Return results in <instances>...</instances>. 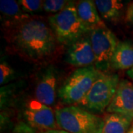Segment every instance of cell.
I'll return each instance as SVG.
<instances>
[{
    "instance_id": "1",
    "label": "cell",
    "mask_w": 133,
    "mask_h": 133,
    "mask_svg": "<svg viewBox=\"0 0 133 133\" xmlns=\"http://www.w3.org/2000/svg\"><path fill=\"white\" fill-rule=\"evenodd\" d=\"M10 42L27 57L38 61L55 50L56 40L52 29L40 19H30L9 28Z\"/></svg>"
},
{
    "instance_id": "12",
    "label": "cell",
    "mask_w": 133,
    "mask_h": 133,
    "mask_svg": "<svg viewBox=\"0 0 133 133\" xmlns=\"http://www.w3.org/2000/svg\"><path fill=\"white\" fill-rule=\"evenodd\" d=\"M76 8L79 18L90 30L95 28H107L98 13L94 1H79L76 4Z\"/></svg>"
},
{
    "instance_id": "17",
    "label": "cell",
    "mask_w": 133,
    "mask_h": 133,
    "mask_svg": "<svg viewBox=\"0 0 133 133\" xmlns=\"http://www.w3.org/2000/svg\"><path fill=\"white\" fill-rule=\"evenodd\" d=\"M18 2L28 14L39 12L43 9V1L40 0H20Z\"/></svg>"
},
{
    "instance_id": "3",
    "label": "cell",
    "mask_w": 133,
    "mask_h": 133,
    "mask_svg": "<svg viewBox=\"0 0 133 133\" xmlns=\"http://www.w3.org/2000/svg\"><path fill=\"white\" fill-rule=\"evenodd\" d=\"M58 127L70 133H102L104 118L82 107L69 105L55 112Z\"/></svg>"
},
{
    "instance_id": "15",
    "label": "cell",
    "mask_w": 133,
    "mask_h": 133,
    "mask_svg": "<svg viewBox=\"0 0 133 133\" xmlns=\"http://www.w3.org/2000/svg\"><path fill=\"white\" fill-rule=\"evenodd\" d=\"M131 119L116 113H107L104 118L102 133H127L132 124Z\"/></svg>"
},
{
    "instance_id": "7",
    "label": "cell",
    "mask_w": 133,
    "mask_h": 133,
    "mask_svg": "<svg viewBox=\"0 0 133 133\" xmlns=\"http://www.w3.org/2000/svg\"><path fill=\"white\" fill-rule=\"evenodd\" d=\"M24 115L27 124L32 128L38 129L40 131L57 129L55 112L50 107L44 104L38 100L29 101L25 106Z\"/></svg>"
},
{
    "instance_id": "6",
    "label": "cell",
    "mask_w": 133,
    "mask_h": 133,
    "mask_svg": "<svg viewBox=\"0 0 133 133\" xmlns=\"http://www.w3.org/2000/svg\"><path fill=\"white\" fill-rule=\"evenodd\" d=\"M88 34L95 55V66L104 72L110 66L112 55L119 42L112 31L107 28L91 30Z\"/></svg>"
},
{
    "instance_id": "19",
    "label": "cell",
    "mask_w": 133,
    "mask_h": 133,
    "mask_svg": "<svg viewBox=\"0 0 133 133\" xmlns=\"http://www.w3.org/2000/svg\"><path fill=\"white\" fill-rule=\"evenodd\" d=\"M125 21L128 24L133 25V2L129 4L127 7L125 15Z\"/></svg>"
},
{
    "instance_id": "21",
    "label": "cell",
    "mask_w": 133,
    "mask_h": 133,
    "mask_svg": "<svg viewBox=\"0 0 133 133\" xmlns=\"http://www.w3.org/2000/svg\"><path fill=\"white\" fill-rule=\"evenodd\" d=\"M127 76L131 78V79H132L133 80V68L132 69H130V70H129L127 72Z\"/></svg>"
},
{
    "instance_id": "10",
    "label": "cell",
    "mask_w": 133,
    "mask_h": 133,
    "mask_svg": "<svg viewBox=\"0 0 133 133\" xmlns=\"http://www.w3.org/2000/svg\"><path fill=\"white\" fill-rule=\"evenodd\" d=\"M57 85L56 72L54 66L50 65L44 71L36 88V99L47 106H52L56 101Z\"/></svg>"
},
{
    "instance_id": "11",
    "label": "cell",
    "mask_w": 133,
    "mask_h": 133,
    "mask_svg": "<svg viewBox=\"0 0 133 133\" xmlns=\"http://www.w3.org/2000/svg\"><path fill=\"white\" fill-rule=\"evenodd\" d=\"M0 11L5 26L9 29L24 20L30 18L28 13L23 10L18 2L14 0H1Z\"/></svg>"
},
{
    "instance_id": "4",
    "label": "cell",
    "mask_w": 133,
    "mask_h": 133,
    "mask_svg": "<svg viewBox=\"0 0 133 133\" xmlns=\"http://www.w3.org/2000/svg\"><path fill=\"white\" fill-rule=\"evenodd\" d=\"M101 72L93 65L77 69L58 90V98L65 104H80L90 92Z\"/></svg>"
},
{
    "instance_id": "5",
    "label": "cell",
    "mask_w": 133,
    "mask_h": 133,
    "mask_svg": "<svg viewBox=\"0 0 133 133\" xmlns=\"http://www.w3.org/2000/svg\"><path fill=\"white\" fill-rule=\"evenodd\" d=\"M119 82L117 74L101 72L90 92L79 104L92 112H104L113 99Z\"/></svg>"
},
{
    "instance_id": "22",
    "label": "cell",
    "mask_w": 133,
    "mask_h": 133,
    "mask_svg": "<svg viewBox=\"0 0 133 133\" xmlns=\"http://www.w3.org/2000/svg\"><path fill=\"white\" fill-rule=\"evenodd\" d=\"M127 133H133V124H132V126H131V127L128 130Z\"/></svg>"
},
{
    "instance_id": "8",
    "label": "cell",
    "mask_w": 133,
    "mask_h": 133,
    "mask_svg": "<svg viewBox=\"0 0 133 133\" xmlns=\"http://www.w3.org/2000/svg\"><path fill=\"white\" fill-rule=\"evenodd\" d=\"M107 113L124 115L133 121V84L128 80H120L116 92L107 108Z\"/></svg>"
},
{
    "instance_id": "13",
    "label": "cell",
    "mask_w": 133,
    "mask_h": 133,
    "mask_svg": "<svg viewBox=\"0 0 133 133\" xmlns=\"http://www.w3.org/2000/svg\"><path fill=\"white\" fill-rule=\"evenodd\" d=\"M110 66L117 70L133 68V43L129 41L119 42L112 55Z\"/></svg>"
},
{
    "instance_id": "16",
    "label": "cell",
    "mask_w": 133,
    "mask_h": 133,
    "mask_svg": "<svg viewBox=\"0 0 133 133\" xmlns=\"http://www.w3.org/2000/svg\"><path fill=\"white\" fill-rule=\"evenodd\" d=\"M68 1L65 0H46L43 1V10L48 13H52L53 14L62 11L66 5Z\"/></svg>"
},
{
    "instance_id": "2",
    "label": "cell",
    "mask_w": 133,
    "mask_h": 133,
    "mask_svg": "<svg viewBox=\"0 0 133 133\" xmlns=\"http://www.w3.org/2000/svg\"><path fill=\"white\" fill-rule=\"evenodd\" d=\"M48 22L56 40L66 46H70L90 31L79 18L74 2H69L62 11L49 16Z\"/></svg>"
},
{
    "instance_id": "14",
    "label": "cell",
    "mask_w": 133,
    "mask_h": 133,
    "mask_svg": "<svg viewBox=\"0 0 133 133\" xmlns=\"http://www.w3.org/2000/svg\"><path fill=\"white\" fill-rule=\"evenodd\" d=\"M95 6L103 19L116 23L122 16L123 3L118 0H96Z\"/></svg>"
},
{
    "instance_id": "20",
    "label": "cell",
    "mask_w": 133,
    "mask_h": 133,
    "mask_svg": "<svg viewBox=\"0 0 133 133\" xmlns=\"http://www.w3.org/2000/svg\"><path fill=\"white\" fill-rule=\"evenodd\" d=\"M38 133H70L63 129H48V130H44V131H39Z\"/></svg>"
},
{
    "instance_id": "18",
    "label": "cell",
    "mask_w": 133,
    "mask_h": 133,
    "mask_svg": "<svg viewBox=\"0 0 133 133\" xmlns=\"http://www.w3.org/2000/svg\"><path fill=\"white\" fill-rule=\"evenodd\" d=\"M14 75L13 68L5 62H2L0 64V84L1 85L5 84L11 79Z\"/></svg>"
},
{
    "instance_id": "9",
    "label": "cell",
    "mask_w": 133,
    "mask_h": 133,
    "mask_svg": "<svg viewBox=\"0 0 133 133\" xmlns=\"http://www.w3.org/2000/svg\"><path fill=\"white\" fill-rule=\"evenodd\" d=\"M66 56L68 64L79 68L95 64V55L89 35L82 37L69 46Z\"/></svg>"
}]
</instances>
